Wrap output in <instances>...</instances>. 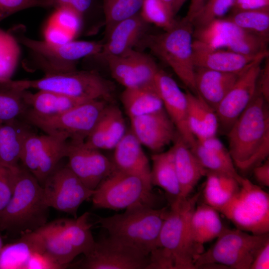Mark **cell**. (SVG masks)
<instances>
[{"label":"cell","mask_w":269,"mask_h":269,"mask_svg":"<svg viewBox=\"0 0 269 269\" xmlns=\"http://www.w3.org/2000/svg\"><path fill=\"white\" fill-rule=\"evenodd\" d=\"M215 243L198 255L195 269L219 265L227 269H250L260 248L268 241L269 234L255 235L238 229L225 228Z\"/></svg>","instance_id":"cell-8"},{"label":"cell","mask_w":269,"mask_h":269,"mask_svg":"<svg viewBox=\"0 0 269 269\" xmlns=\"http://www.w3.org/2000/svg\"><path fill=\"white\" fill-rule=\"evenodd\" d=\"M235 0H206L193 18L191 23L196 27L221 18L231 7Z\"/></svg>","instance_id":"cell-44"},{"label":"cell","mask_w":269,"mask_h":269,"mask_svg":"<svg viewBox=\"0 0 269 269\" xmlns=\"http://www.w3.org/2000/svg\"><path fill=\"white\" fill-rule=\"evenodd\" d=\"M121 100L130 119L163 108L155 84L125 88Z\"/></svg>","instance_id":"cell-33"},{"label":"cell","mask_w":269,"mask_h":269,"mask_svg":"<svg viewBox=\"0 0 269 269\" xmlns=\"http://www.w3.org/2000/svg\"><path fill=\"white\" fill-rule=\"evenodd\" d=\"M113 78L125 88L155 84L159 71L148 55L131 49L123 54L106 58Z\"/></svg>","instance_id":"cell-17"},{"label":"cell","mask_w":269,"mask_h":269,"mask_svg":"<svg viewBox=\"0 0 269 269\" xmlns=\"http://www.w3.org/2000/svg\"><path fill=\"white\" fill-rule=\"evenodd\" d=\"M168 6L171 8L173 0H162ZM172 9V8H171Z\"/></svg>","instance_id":"cell-56"},{"label":"cell","mask_w":269,"mask_h":269,"mask_svg":"<svg viewBox=\"0 0 269 269\" xmlns=\"http://www.w3.org/2000/svg\"><path fill=\"white\" fill-rule=\"evenodd\" d=\"M173 142L172 147L180 190L179 198H185L188 197L198 181L206 175L208 171L201 164L190 146L179 134Z\"/></svg>","instance_id":"cell-24"},{"label":"cell","mask_w":269,"mask_h":269,"mask_svg":"<svg viewBox=\"0 0 269 269\" xmlns=\"http://www.w3.org/2000/svg\"><path fill=\"white\" fill-rule=\"evenodd\" d=\"M237 229L255 235L269 231V196L243 177L237 193L219 211Z\"/></svg>","instance_id":"cell-11"},{"label":"cell","mask_w":269,"mask_h":269,"mask_svg":"<svg viewBox=\"0 0 269 269\" xmlns=\"http://www.w3.org/2000/svg\"><path fill=\"white\" fill-rule=\"evenodd\" d=\"M89 216V213L85 212L76 218L58 220L62 234L79 254L84 255L91 251L95 242Z\"/></svg>","instance_id":"cell-36"},{"label":"cell","mask_w":269,"mask_h":269,"mask_svg":"<svg viewBox=\"0 0 269 269\" xmlns=\"http://www.w3.org/2000/svg\"><path fill=\"white\" fill-rule=\"evenodd\" d=\"M68 143V140L50 135L49 140L39 157L37 170L35 175L42 186L58 167L61 160L66 157Z\"/></svg>","instance_id":"cell-38"},{"label":"cell","mask_w":269,"mask_h":269,"mask_svg":"<svg viewBox=\"0 0 269 269\" xmlns=\"http://www.w3.org/2000/svg\"><path fill=\"white\" fill-rule=\"evenodd\" d=\"M186 95L187 123L196 139L216 136L219 124L215 110L198 94L189 91Z\"/></svg>","instance_id":"cell-28"},{"label":"cell","mask_w":269,"mask_h":269,"mask_svg":"<svg viewBox=\"0 0 269 269\" xmlns=\"http://www.w3.org/2000/svg\"><path fill=\"white\" fill-rule=\"evenodd\" d=\"M241 72L228 73L195 67L194 81L197 94L216 110Z\"/></svg>","instance_id":"cell-26"},{"label":"cell","mask_w":269,"mask_h":269,"mask_svg":"<svg viewBox=\"0 0 269 269\" xmlns=\"http://www.w3.org/2000/svg\"><path fill=\"white\" fill-rule=\"evenodd\" d=\"M113 149L116 170L139 176L151 182L148 159L130 129Z\"/></svg>","instance_id":"cell-23"},{"label":"cell","mask_w":269,"mask_h":269,"mask_svg":"<svg viewBox=\"0 0 269 269\" xmlns=\"http://www.w3.org/2000/svg\"><path fill=\"white\" fill-rule=\"evenodd\" d=\"M50 138V135H39L30 130L24 138L20 162L34 176L40 155Z\"/></svg>","instance_id":"cell-42"},{"label":"cell","mask_w":269,"mask_h":269,"mask_svg":"<svg viewBox=\"0 0 269 269\" xmlns=\"http://www.w3.org/2000/svg\"><path fill=\"white\" fill-rule=\"evenodd\" d=\"M8 32L19 44L28 50L23 65L29 71L39 70L45 75L67 72L76 69L77 62L81 59L99 54L103 43L90 41L71 40L64 44H55L45 40H37L25 35L22 24L11 27Z\"/></svg>","instance_id":"cell-3"},{"label":"cell","mask_w":269,"mask_h":269,"mask_svg":"<svg viewBox=\"0 0 269 269\" xmlns=\"http://www.w3.org/2000/svg\"><path fill=\"white\" fill-rule=\"evenodd\" d=\"M225 229L218 211L205 203L195 208L190 218V230L201 254L204 252V244L217 238Z\"/></svg>","instance_id":"cell-29"},{"label":"cell","mask_w":269,"mask_h":269,"mask_svg":"<svg viewBox=\"0 0 269 269\" xmlns=\"http://www.w3.org/2000/svg\"><path fill=\"white\" fill-rule=\"evenodd\" d=\"M151 184L162 189L171 198L172 203L178 199L180 195L172 147L166 151L153 154L151 155Z\"/></svg>","instance_id":"cell-34"},{"label":"cell","mask_w":269,"mask_h":269,"mask_svg":"<svg viewBox=\"0 0 269 269\" xmlns=\"http://www.w3.org/2000/svg\"><path fill=\"white\" fill-rule=\"evenodd\" d=\"M186 0H173L171 8L174 16L179 11Z\"/></svg>","instance_id":"cell-55"},{"label":"cell","mask_w":269,"mask_h":269,"mask_svg":"<svg viewBox=\"0 0 269 269\" xmlns=\"http://www.w3.org/2000/svg\"><path fill=\"white\" fill-rule=\"evenodd\" d=\"M44 30L45 40L55 44H64L73 40L74 36L49 19Z\"/></svg>","instance_id":"cell-49"},{"label":"cell","mask_w":269,"mask_h":269,"mask_svg":"<svg viewBox=\"0 0 269 269\" xmlns=\"http://www.w3.org/2000/svg\"><path fill=\"white\" fill-rule=\"evenodd\" d=\"M130 130L141 145L155 153L174 141L178 134L164 108L130 119Z\"/></svg>","instance_id":"cell-18"},{"label":"cell","mask_w":269,"mask_h":269,"mask_svg":"<svg viewBox=\"0 0 269 269\" xmlns=\"http://www.w3.org/2000/svg\"><path fill=\"white\" fill-rule=\"evenodd\" d=\"M193 60L195 67H203L228 73H240L255 60L267 57L269 52L247 55L223 49H213L193 40Z\"/></svg>","instance_id":"cell-20"},{"label":"cell","mask_w":269,"mask_h":269,"mask_svg":"<svg viewBox=\"0 0 269 269\" xmlns=\"http://www.w3.org/2000/svg\"><path fill=\"white\" fill-rule=\"evenodd\" d=\"M269 7V0H235L234 10H252Z\"/></svg>","instance_id":"cell-52"},{"label":"cell","mask_w":269,"mask_h":269,"mask_svg":"<svg viewBox=\"0 0 269 269\" xmlns=\"http://www.w3.org/2000/svg\"><path fill=\"white\" fill-rule=\"evenodd\" d=\"M0 231H1L0 230ZM3 240H2V237L1 236V235H0V254L2 251V249L3 247Z\"/></svg>","instance_id":"cell-57"},{"label":"cell","mask_w":269,"mask_h":269,"mask_svg":"<svg viewBox=\"0 0 269 269\" xmlns=\"http://www.w3.org/2000/svg\"><path fill=\"white\" fill-rule=\"evenodd\" d=\"M20 54L19 43L8 31L0 28V82L11 79Z\"/></svg>","instance_id":"cell-40"},{"label":"cell","mask_w":269,"mask_h":269,"mask_svg":"<svg viewBox=\"0 0 269 269\" xmlns=\"http://www.w3.org/2000/svg\"><path fill=\"white\" fill-rule=\"evenodd\" d=\"M51 8L64 6L74 11L82 19V30L91 13L94 0H50Z\"/></svg>","instance_id":"cell-48"},{"label":"cell","mask_w":269,"mask_h":269,"mask_svg":"<svg viewBox=\"0 0 269 269\" xmlns=\"http://www.w3.org/2000/svg\"><path fill=\"white\" fill-rule=\"evenodd\" d=\"M193 25L183 18L170 29L144 34L136 45L146 48L169 66L189 91L197 94L193 60Z\"/></svg>","instance_id":"cell-5"},{"label":"cell","mask_w":269,"mask_h":269,"mask_svg":"<svg viewBox=\"0 0 269 269\" xmlns=\"http://www.w3.org/2000/svg\"><path fill=\"white\" fill-rule=\"evenodd\" d=\"M193 37L213 49H223L247 55L269 52L268 40L241 28L229 18L214 19L196 27Z\"/></svg>","instance_id":"cell-12"},{"label":"cell","mask_w":269,"mask_h":269,"mask_svg":"<svg viewBox=\"0 0 269 269\" xmlns=\"http://www.w3.org/2000/svg\"><path fill=\"white\" fill-rule=\"evenodd\" d=\"M49 207L42 186L22 165L15 168L12 196L0 213V230L23 234L47 223Z\"/></svg>","instance_id":"cell-2"},{"label":"cell","mask_w":269,"mask_h":269,"mask_svg":"<svg viewBox=\"0 0 269 269\" xmlns=\"http://www.w3.org/2000/svg\"><path fill=\"white\" fill-rule=\"evenodd\" d=\"M107 105L104 100L89 101L51 117L37 116L27 110L23 120L45 134L65 140L85 141Z\"/></svg>","instance_id":"cell-9"},{"label":"cell","mask_w":269,"mask_h":269,"mask_svg":"<svg viewBox=\"0 0 269 269\" xmlns=\"http://www.w3.org/2000/svg\"><path fill=\"white\" fill-rule=\"evenodd\" d=\"M10 86L21 90L34 89L51 91L83 101L110 100L114 86L95 70L78 71L45 75L35 80L11 79Z\"/></svg>","instance_id":"cell-7"},{"label":"cell","mask_w":269,"mask_h":269,"mask_svg":"<svg viewBox=\"0 0 269 269\" xmlns=\"http://www.w3.org/2000/svg\"><path fill=\"white\" fill-rule=\"evenodd\" d=\"M205 1L206 0H191L187 14L183 18L191 22L193 18Z\"/></svg>","instance_id":"cell-54"},{"label":"cell","mask_w":269,"mask_h":269,"mask_svg":"<svg viewBox=\"0 0 269 269\" xmlns=\"http://www.w3.org/2000/svg\"><path fill=\"white\" fill-rule=\"evenodd\" d=\"M30 125L20 120L0 124V163L10 168L19 164L24 138Z\"/></svg>","instance_id":"cell-32"},{"label":"cell","mask_w":269,"mask_h":269,"mask_svg":"<svg viewBox=\"0 0 269 269\" xmlns=\"http://www.w3.org/2000/svg\"><path fill=\"white\" fill-rule=\"evenodd\" d=\"M21 235L17 242L3 246L0 254V269H26L34 255H43L41 241L36 231Z\"/></svg>","instance_id":"cell-30"},{"label":"cell","mask_w":269,"mask_h":269,"mask_svg":"<svg viewBox=\"0 0 269 269\" xmlns=\"http://www.w3.org/2000/svg\"><path fill=\"white\" fill-rule=\"evenodd\" d=\"M42 187L49 208L71 214L75 218L80 205L91 198L95 191L87 188L67 166L57 167Z\"/></svg>","instance_id":"cell-14"},{"label":"cell","mask_w":269,"mask_h":269,"mask_svg":"<svg viewBox=\"0 0 269 269\" xmlns=\"http://www.w3.org/2000/svg\"><path fill=\"white\" fill-rule=\"evenodd\" d=\"M15 167L10 168L0 163V213L7 205L13 193Z\"/></svg>","instance_id":"cell-47"},{"label":"cell","mask_w":269,"mask_h":269,"mask_svg":"<svg viewBox=\"0 0 269 269\" xmlns=\"http://www.w3.org/2000/svg\"><path fill=\"white\" fill-rule=\"evenodd\" d=\"M66 157L67 166L92 190L116 170L113 161L83 140H68Z\"/></svg>","instance_id":"cell-16"},{"label":"cell","mask_w":269,"mask_h":269,"mask_svg":"<svg viewBox=\"0 0 269 269\" xmlns=\"http://www.w3.org/2000/svg\"><path fill=\"white\" fill-rule=\"evenodd\" d=\"M268 103L258 93L228 133L229 151L235 167L247 172L269 154Z\"/></svg>","instance_id":"cell-1"},{"label":"cell","mask_w":269,"mask_h":269,"mask_svg":"<svg viewBox=\"0 0 269 269\" xmlns=\"http://www.w3.org/2000/svg\"><path fill=\"white\" fill-rule=\"evenodd\" d=\"M203 189L205 204L218 212L239 191L240 183L236 178L229 175L207 171Z\"/></svg>","instance_id":"cell-35"},{"label":"cell","mask_w":269,"mask_h":269,"mask_svg":"<svg viewBox=\"0 0 269 269\" xmlns=\"http://www.w3.org/2000/svg\"><path fill=\"white\" fill-rule=\"evenodd\" d=\"M199 195L172 202L162 225L158 247L172 259L174 269H195L194 261L201 254L190 230V218Z\"/></svg>","instance_id":"cell-6"},{"label":"cell","mask_w":269,"mask_h":269,"mask_svg":"<svg viewBox=\"0 0 269 269\" xmlns=\"http://www.w3.org/2000/svg\"><path fill=\"white\" fill-rule=\"evenodd\" d=\"M266 58L255 60L244 69L217 106L219 124L227 132L255 97L261 63Z\"/></svg>","instance_id":"cell-15"},{"label":"cell","mask_w":269,"mask_h":269,"mask_svg":"<svg viewBox=\"0 0 269 269\" xmlns=\"http://www.w3.org/2000/svg\"><path fill=\"white\" fill-rule=\"evenodd\" d=\"M228 18L244 30L269 39V7L234 10L233 14Z\"/></svg>","instance_id":"cell-39"},{"label":"cell","mask_w":269,"mask_h":269,"mask_svg":"<svg viewBox=\"0 0 269 269\" xmlns=\"http://www.w3.org/2000/svg\"><path fill=\"white\" fill-rule=\"evenodd\" d=\"M53 8L50 20L74 36L82 30V19L74 11L64 6Z\"/></svg>","instance_id":"cell-45"},{"label":"cell","mask_w":269,"mask_h":269,"mask_svg":"<svg viewBox=\"0 0 269 269\" xmlns=\"http://www.w3.org/2000/svg\"><path fill=\"white\" fill-rule=\"evenodd\" d=\"M150 181L115 170L95 190L91 198L94 207L114 210L143 205L154 207L155 195Z\"/></svg>","instance_id":"cell-10"},{"label":"cell","mask_w":269,"mask_h":269,"mask_svg":"<svg viewBox=\"0 0 269 269\" xmlns=\"http://www.w3.org/2000/svg\"><path fill=\"white\" fill-rule=\"evenodd\" d=\"M143 0H103L107 35L120 21L138 13Z\"/></svg>","instance_id":"cell-41"},{"label":"cell","mask_w":269,"mask_h":269,"mask_svg":"<svg viewBox=\"0 0 269 269\" xmlns=\"http://www.w3.org/2000/svg\"><path fill=\"white\" fill-rule=\"evenodd\" d=\"M155 84L163 103V108L185 142L191 147L196 138L190 131L187 123V101L184 93L169 75L159 69Z\"/></svg>","instance_id":"cell-19"},{"label":"cell","mask_w":269,"mask_h":269,"mask_svg":"<svg viewBox=\"0 0 269 269\" xmlns=\"http://www.w3.org/2000/svg\"><path fill=\"white\" fill-rule=\"evenodd\" d=\"M147 23L140 13L123 20L116 24L107 34L101 51L88 56L93 59L104 60L111 56H118L133 49L145 33Z\"/></svg>","instance_id":"cell-21"},{"label":"cell","mask_w":269,"mask_h":269,"mask_svg":"<svg viewBox=\"0 0 269 269\" xmlns=\"http://www.w3.org/2000/svg\"><path fill=\"white\" fill-rule=\"evenodd\" d=\"M34 7L51 8L50 0H0V22L18 11Z\"/></svg>","instance_id":"cell-46"},{"label":"cell","mask_w":269,"mask_h":269,"mask_svg":"<svg viewBox=\"0 0 269 269\" xmlns=\"http://www.w3.org/2000/svg\"><path fill=\"white\" fill-rule=\"evenodd\" d=\"M263 69H261L257 83V92L261 95L265 101H269V58Z\"/></svg>","instance_id":"cell-50"},{"label":"cell","mask_w":269,"mask_h":269,"mask_svg":"<svg viewBox=\"0 0 269 269\" xmlns=\"http://www.w3.org/2000/svg\"><path fill=\"white\" fill-rule=\"evenodd\" d=\"M203 167L208 171L222 173L236 178H243L236 171L229 150L216 136L196 140L190 147Z\"/></svg>","instance_id":"cell-25"},{"label":"cell","mask_w":269,"mask_h":269,"mask_svg":"<svg viewBox=\"0 0 269 269\" xmlns=\"http://www.w3.org/2000/svg\"><path fill=\"white\" fill-rule=\"evenodd\" d=\"M140 15L150 23L167 30L176 23L171 8L162 0H143Z\"/></svg>","instance_id":"cell-43"},{"label":"cell","mask_w":269,"mask_h":269,"mask_svg":"<svg viewBox=\"0 0 269 269\" xmlns=\"http://www.w3.org/2000/svg\"><path fill=\"white\" fill-rule=\"evenodd\" d=\"M149 256L110 236L95 244L77 266L85 269H147Z\"/></svg>","instance_id":"cell-13"},{"label":"cell","mask_w":269,"mask_h":269,"mask_svg":"<svg viewBox=\"0 0 269 269\" xmlns=\"http://www.w3.org/2000/svg\"><path fill=\"white\" fill-rule=\"evenodd\" d=\"M269 269V241L258 251L250 269Z\"/></svg>","instance_id":"cell-51"},{"label":"cell","mask_w":269,"mask_h":269,"mask_svg":"<svg viewBox=\"0 0 269 269\" xmlns=\"http://www.w3.org/2000/svg\"><path fill=\"white\" fill-rule=\"evenodd\" d=\"M35 231L41 241L43 255L54 269L67 267L80 255L62 234L58 220L46 223Z\"/></svg>","instance_id":"cell-27"},{"label":"cell","mask_w":269,"mask_h":269,"mask_svg":"<svg viewBox=\"0 0 269 269\" xmlns=\"http://www.w3.org/2000/svg\"><path fill=\"white\" fill-rule=\"evenodd\" d=\"M169 209L138 205L121 214L100 217L97 221L109 236L132 246L146 255L158 246V239Z\"/></svg>","instance_id":"cell-4"},{"label":"cell","mask_w":269,"mask_h":269,"mask_svg":"<svg viewBox=\"0 0 269 269\" xmlns=\"http://www.w3.org/2000/svg\"><path fill=\"white\" fill-rule=\"evenodd\" d=\"M37 91L32 93L24 90L23 96L28 107L27 111L41 117L56 116L89 101L51 91Z\"/></svg>","instance_id":"cell-31"},{"label":"cell","mask_w":269,"mask_h":269,"mask_svg":"<svg viewBox=\"0 0 269 269\" xmlns=\"http://www.w3.org/2000/svg\"><path fill=\"white\" fill-rule=\"evenodd\" d=\"M127 131L121 110L116 106L107 105L85 141L88 145L99 150L112 149Z\"/></svg>","instance_id":"cell-22"},{"label":"cell","mask_w":269,"mask_h":269,"mask_svg":"<svg viewBox=\"0 0 269 269\" xmlns=\"http://www.w3.org/2000/svg\"><path fill=\"white\" fill-rule=\"evenodd\" d=\"M24 91L6 81L0 82V124L23 119L28 109Z\"/></svg>","instance_id":"cell-37"},{"label":"cell","mask_w":269,"mask_h":269,"mask_svg":"<svg viewBox=\"0 0 269 269\" xmlns=\"http://www.w3.org/2000/svg\"><path fill=\"white\" fill-rule=\"evenodd\" d=\"M254 176L260 185L269 186V159L264 163L255 166L253 169Z\"/></svg>","instance_id":"cell-53"}]
</instances>
